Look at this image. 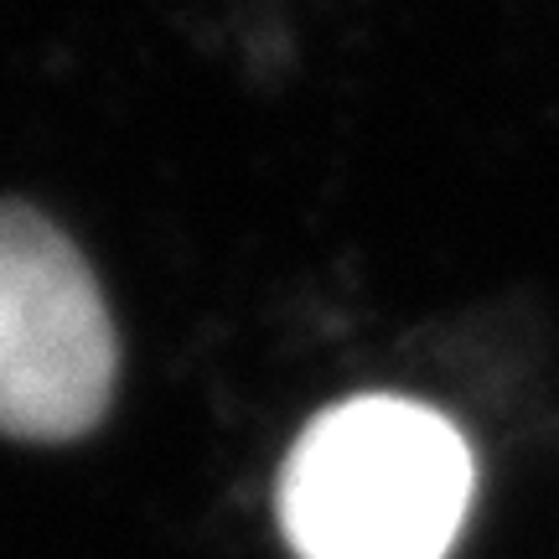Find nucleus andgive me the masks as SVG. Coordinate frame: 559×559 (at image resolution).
<instances>
[{
	"label": "nucleus",
	"mask_w": 559,
	"mask_h": 559,
	"mask_svg": "<svg viewBox=\"0 0 559 559\" xmlns=\"http://www.w3.org/2000/svg\"><path fill=\"white\" fill-rule=\"evenodd\" d=\"M472 451L430 404L358 394L317 415L280 472L296 559H445L472 508Z\"/></svg>",
	"instance_id": "f257e3e1"
},
{
	"label": "nucleus",
	"mask_w": 559,
	"mask_h": 559,
	"mask_svg": "<svg viewBox=\"0 0 559 559\" xmlns=\"http://www.w3.org/2000/svg\"><path fill=\"white\" fill-rule=\"evenodd\" d=\"M115 321L62 228L0 202V436L79 440L115 394Z\"/></svg>",
	"instance_id": "f03ea898"
}]
</instances>
